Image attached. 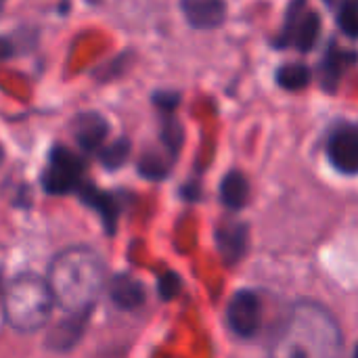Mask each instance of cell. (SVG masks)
I'll list each match as a JSON object with an SVG mask.
<instances>
[{"label":"cell","mask_w":358,"mask_h":358,"mask_svg":"<svg viewBox=\"0 0 358 358\" xmlns=\"http://www.w3.org/2000/svg\"><path fill=\"white\" fill-rule=\"evenodd\" d=\"M248 199H250V182L245 174L239 170H229L220 180V201L229 210L237 212L248 203Z\"/></svg>","instance_id":"16"},{"label":"cell","mask_w":358,"mask_h":358,"mask_svg":"<svg viewBox=\"0 0 358 358\" xmlns=\"http://www.w3.org/2000/svg\"><path fill=\"white\" fill-rule=\"evenodd\" d=\"M355 357L358 358V346H357V348H355Z\"/></svg>","instance_id":"23"},{"label":"cell","mask_w":358,"mask_h":358,"mask_svg":"<svg viewBox=\"0 0 358 358\" xmlns=\"http://www.w3.org/2000/svg\"><path fill=\"white\" fill-rule=\"evenodd\" d=\"M57 306L48 279L19 275L2 289V319L17 334H34L48 325Z\"/></svg>","instance_id":"3"},{"label":"cell","mask_w":358,"mask_h":358,"mask_svg":"<svg viewBox=\"0 0 358 358\" xmlns=\"http://www.w3.org/2000/svg\"><path fill=\"white\" fill-rule=\"evenodd\" d=\"M214 241L224 264H237L250 248V227L241 220L224 218L216 224Z\"/></svg>","instance_id":"8"},{"label":"cell","mask_w":358,"mask_h":358,"mask_svg":"<svg viewBox=\"0 0 358 358\" xmlns=\"http://www.w3.org/2000/svg\"><path fill=\"white\" fill-rule=\"evenodd\" d=\"M321 31V17L319 13L310 10L306 6V0H292L289 8L285 13L283 31L279 34L275 46H294L300 52L313 50V46L319 40Z\"/></svg>","instance_id":"5"},{"label":"cell","mask_w":358,"mask_h":358,"mask_svg":"<svg viewBox=\"0 0 358 358\" xmlns=\"http://www.w3.org/2000/svg\"><path fill=\"white\" fill-rule=\"evenodd\" d=\"M76 195L80 197V201L94 210L107 231V235H113L115 233V227H117V218H120V212H122V203H120V197L115 193H109V191H103L99 187H94L92 182H82L80 189L76 191Z\"/></svg>","instance_id":"9"},{"label":"cell","mask_w":358,"mask_h":358,"mask_svg":"<svg viewBox=\"0 0 358 358\" xmlns=\"http://www.w3.org/2000/svg\"><path fill=\"white\" fill-rule=\"evenodd\" d=\"M264 319V304L258 292L254 289H239L229 306H227V321L231 331L241 340H252L262 329Z\"/></svg>","instance_id":"6"},{"label":"cell","mask_w":358,"mask_h":358,"mask_svg":"<svg viewBox=\"0 0 358 358\" xmlns=\"http://www.w3.org/2000/svg\"><path fill=\"white\" fill-rule=\"evenodd\" d=\"M130 151H132V145L128 138H117L109 145H103L101 151H99V162L107 168V170H117L122 168L128 157H130Z\"/></svg>","instance_id":"18"},{"label":"cell","mask_w":358,"mask_h":358,"mask_svg":"<svg viewBox=\"0 0 358 358\" xmlns=\"http://www.w3.org/2000/svg\"><path fill=\"white\" fill-rule=\"evenodd\" d=\"M151 101L162 113H174V109L180 103V94L174 90H157V92H153Z\"/></svg>","instance_id":"21"},{"label":"cell","mask_w":358,"mask_h":358,"mask_svg":"<svg viewBox=\"0 0 358 358\" xmlns=\"http://www.w3.org/2000/svg\"><path fill=\"white\" fill-rule=\"evenodd\" d=\"M344 336L336 317L317 302H296L279 329L271 355L275 357H338Z\"/></svg>","instance_id":"1"},{"label":"cell","mask_w":358,"mask_h":358,"mask_svg":"<svg viewBox=\"0 0 358 358\" xmlns=\"http://www.w3.org/2000/svg\"><path fill=\"white\" fill-rule=\"evenodd\" d=\"M275 80L283 90L296 92V90H304L310 84L313 73L304 63H285L277 69Z\"/></svg>","instance_id":"17"},{"label":"cell","mask_w":358,"mask_h":358,"mask_svg":"<svg viewBox=\"0 0 358 358\" xmlns=\"http://www.w3.org/2000/svg\"><path fill=\"white\" fill-rule=\"evenodd\" d=\"M107 294H109V300L120 308V310H136L145 304L147 300V292H145V285L128 275V273H117L111 277L109 281V287H107Z\"/></svg>","instance_id":"14"},{"label":"cell","mask_w":358,"mask_h":358,"mask_svg":"<svg viewBox=\"0 0 358 358\" xmlns=\"http://www.w3.org/2000/svg\"><path fill=\"white\" fill-rule=\"evenodd\" d=\"M355 61H357V52L346 50V48L338 46L336 42H331L327 46V50H325L319 67H317L319 82H321L323 90L325 92H336L338 86H340V82H342V78H344V73H346V69Z\"/></svg>","instance_id":"11"},{"label":"cell","mask_w":358,"mask_h":358,"mask_svg":"<svg viewBox=\"0 0 358 358\" xmlns=\"http://www.w3.org/2000/svg\"><path fill=\"white\" fill-rule=\"evenodd\" d=\"M176 157H178V153L172 151L168 145H164V143L159 141V145H153V147H149V149H145V151L141 153V157H138V162H136V170H138V174H141L143 178H149V180H164V178L170 174V170H172Z\"/></svg>","instance_id":"15"},{"label":"cell","mask_w":358,"mask_h":358,"mask_svg":"<svg viewBox=\"0 0 358 358\" xmlns=\"http://www.w3.org/2000/svg\"><path fill=\"white\" fill-rule=\"evenodd\" d=\"M180 8L195 29H216L227 19V0H180Z\"/></svg>","instance_id":"12"},{"label":"cell","mask_w":358,"mask_h":358,"mask_svg":"<svg viewBox=\"0 0 358 358\" xmlns=\"http://www.w3.org/2000/svg\"><path fill=\"white\" fill-rule=\"evenodd\" d=\"M84 174V162L80 155H76L71 149L63 145H55L48 151L46 166L42 170V189L48 195H67L76 193Z\"/></svg>","instance_id":"4"},{"label":"cell","mask_w":358,"mask_h":358,"mask_svg":"<svg viewBox=\"0 0 358 358\" xmlns=\"http://www.w3.org/2000/svg\"><path fill=\"white\" fill-rule=\"evenodd\" d=\"M338 23L340 29L350 36L358 38V0H342L338 6Z\"/></svg>","instance_id":"19"},{"label":"cell","mask_w":358,"mask_h":358,"mask_svg":"<svg viewBox=\"0 0 358 358\" xmlns=\"http://www.w3.org/2000/svg\"><path fill=\"white\" fill-rule=\"evenodd\" d=\"M88 317H90V310L88 313H67V317H63L48 331V336H46V348L48 350H55V352H67V350H71L80 342V338L84 336Z\"/></svg>","instance_id":"13"},{"label":"cell","mask_w":358,"mask_h":358,"mask_svg":"<svg viewBox=\"0 0 358 358\" xmlns=\"http://www.w3.org/2000/svg\"><path fill=\"white\" fill-rule=\"evenodd\" d=\"M327 157L342 174H358V126L342 124L327 141Z\"/></svg>","instance_id":"7"},{"label":"cell","mask_w":358,"mask_h":358,"mask_svg":"<svg viewBox=\"0 0 358 358\" xmlns=\"http://www.w3.org/2000/svg\"><path fill=\"white\" fill-rule=\"evenodd\" d=\"M180 289H182V279L172 271L164 273L157 281V292L162 300H174L180 294Z\"/></svg>","instance_id":"20"},{"label":"cell","mask_w":358,"mask_h":358,"mask_svg":"<svg viewBox=\"0 0 358 358\" xmlns=\"http://www.w3.org/2000/svg\"><path fill=\"white\" fill-rule=\"evenodd\" d=\"M71 136L84 153H99L109 134L107 120L96 111L78 113L71 120Z\"/></svg>","instance_id":"10"},{"label":"cell","mask_w":358,"mask_h":358,"mask_svg":"<svg viewBox=\"0 0 358 358\" xmlns=\"http://www.w3.org/2000/svg\"><path fill=\"white\" fill-rule=\"evenodd\" d=\"M180 195H182V199H187V201H197V199L201 197V187H199V182L191 180V182L182 185Z\"/></svg>","instance_id":"22"},{"label":"cell","mask_w":358,"mask_h":358,"mask_svg":"<svg viewBox=\"0 0 358 358\" xmlns=\"http://www.w3.org/2000/svg\"><path fill=\"white\" fill-rule=\"evenodd\" d=\"M46 279L65 315L88 313L105 285V264L94 250L73 245L52 258Z\"/></svg>","instance_id":"2"}]
</instances>
